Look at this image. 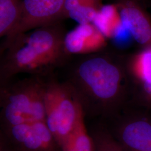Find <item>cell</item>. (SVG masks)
I'll use <instances>...</instances> for the list:
<instances>
[{
  "mask_svg": "<svg viewBox=\"0 0 151 151\" xmlns=\"http://www.w3.org/2000/svg\"><path fill=\"white\" fill-rule=\"evenodd\" d=\"M64 37L54 24L17 36L6 49V54L1 65V85L18 74L40 76L58 67L67 54Z\"/></svg>",
  "mask_w": 151,
  "mask_h": 151,
  "instance_id": "6da1fadb",
  "label": "cell"
},
{
  "mask_svg": "<svg viewBox=\"0 0 151 151\" xmlns=\"http://www.w3.org/2000/svg\"><path fill=\"white\" fill-rule=\"evenodd\" d=\"M123 81V73L115 63L105 57L91 56L76 67L70 82L80 98L85 113L115 105L121 97Z\"/></svg>",
  "mask_w": 151,
  "mask_h": 151,
  "instance_id": "7a4b0ae2",
  "label": "cell"
},
{
  "mask_svg": "<svg viewBox=\"0 0 151 151\" xmlns=\"http://www.w3.org/2000/svg\"><path fill=\"white\" fill-rule=\"evenodd\" d=\"M46 84L40 76H33L1 85L2 127L45 120Z\"/></svg>",
  "mask_w": 151,
  "mask_h": 151,
  "instance_id": "3957f363",
  "label": "cell"
},
{
  "mask_svg": "<svg viewBox=\"0 0 151 151\" xmlns=\"http://www.w3.org/2000/svg\"><path fill=\"white\" fill-rule=\"evenodd\" d=\"M45 122L61 148L85 115L80 98L70 82H47L44 95Z\"/></svg>",
  "mask_w": 151,
  "mask_h": 151,
  "instance_id": "277c9868",
  "label": "cell"
},
{
  "mask_svg": "<svg viewBox=\"0 0 151 151\" xmlns=\"http://www.w3.org/2000/svg\"><path fill=\"white\" fill-rule=\"evenodd\" d=\"M65 0H22L21 15L16 27L6 37V49L15 38L38 27L54 24L63 17Z\"/></svg>",
  "mask_w": 151,
  "mask_h": 151,
  "instance_id": "5b68a950",
  "label": "cell"
},
{
  "mask_svg": "<svg viewBox=\"0 0 151 151\" xmlns=\"http://www.w3.org/2000/svg\"><path fill=\"white\" fill-rule=\"evenodd\" d=\"M2 128L1 134L16 151H61L45 120Z\"/></svg>",
  "mask_w": 151,
  "mask_h": 151,
  "instance_id": "8992f818",
  "label": "cell"
},
{
  "mask_svg": "<svg viewBox=\"0 0 151 151\" xmlns=\"http://www.w3.org/2000/svg\"><path fill=\"white\" fill-rule=\"evenodd\" d=\"M64 47L67 54H90L106 45V38L92 24H78L65 35Z\"/></svg>",
  "mask_w": 151,
  "mask_h": 151,
  "instance_id": "52a82bcc",
  "label": "cell"
},
{
  "mask_svg": "<svg viewBox=\"0 0 151 151\" xmlns=\"http://www.w3.org/2000/svg\"><path fill=\"white\" fill-rule=\"evenodd\" d=\"M125 27L133 40L143 45H151V21L133 0H122L116 5Z\"/></svg>",
  "mask_w": 151,
  "mask_h": 151,
  "instance_id": "ba28073f",
  "label": "cell"
},
{
  "mask_svg": "<svg viewBox=\"0 0 151 151\" xmlns=\"http://www.w3.org/2000/svg\"><path fill=\"white\" fill-rule=\"evenodd\" d=\"M92 24L106 38L128 42L132 39L125 27L116 5H103L93 19Z\"/></svg>",
  "mask_w": 151,
  "mask_h": 151,
  "instance_id": "9c48e42d",
  "label": "cell"
},
{
  "mask_svg": "<svg viewBox=\"0 0 151 151\" xmlns=\"http://www.w3.org/2000/svg\"><path fill=\"white\" fill-rule=\"evenodd\" d=\"M120 144L126 151H151V123L135 120L119 129Z\"/></svg>",
  "mask_w": 151,
  "mask_h": 151,
  "instance_id": "30bf717a",
  "label": "cell"
},
{
  "mask_svg": "<svg viewBox=\"0 0 151 151\" xmlns=\"http://www.w3.org/2000/svg\"><path fill=\"white\" fill-rule=\"evenodd\" d=\"M22 0H0V36L7 37L16 27L22 12Z\"/></svg>",
  "mask_w": 151,
  "mask_h": 151,
  "instance_id": "8fae6325",
  "label": "cell"
},
{
  "mask_svg": "<svg viewBox=\"0 0 151 151\" xmlns=\"http://www.w3.org/2000/svg\"><path fill=\"white\" fill-rule=\"evenodd\" d=\"M85 115L81 118L75 129L61 148V151H94L93 142L85 124Z\"/></svg>",
  "mask_w": 151,
  "mask_h": 151,
  "instance_id": "7c38bea8",
  "label": "cell"
},
{
  "mask_svg": "<svg viewBox=\"0 0 151 151\" xmlns=\"http://www.w3.org/2000/svg\"><path fill=\"white\" fill-rule=\"evenodd\" d=\"M101 0H82L70 11L67 17H70L78 24L92 23L97 12L102 6Z\"/></svg>",
  "mask_w": 151,
  "mask_h": 151,
  "instance_id": "4fadbf2b",
  "label": "cell"
},
{
  "mask_svg": "<svg viewBox=\"0 0 151 151\" xmlns=\"http://www.w3.org/2000/svg\"><path fill=\"white\" fill-rule=\"evenodd\" d=\"M130 69L133 75L143 83L151 82V47L134 57Z\"/></svg>",
  "mask_w": 151,
  "mask_h": 151,
  "instance_id": "5bb4252c",
  "label": "cell"
},
{
  "mask_svg": "<svg viewBox=\"0 0 151 151\" xmlns=\"http://www.w3.org/2000/svg\"><path fill=\"white\" fill-rule=\"evenodd\" d=\"M94 151H126L119 142L108 132L97 130L91 134Z\"/></svg>",
  "mask_w": 151,
  "mask_h": 151,
  "instance_id": "9a60e30c",
  "label": "cell"
},
{
  "mask_svg": "<svg viewBox=\"0 0 151 151\" xmlns=\"http://www.w3.org/2000/svg\"><path fill=\"white\" fill-rule=\"evenodd\" d=\"M82 0H65L63 12V17H67L70 11L74 9Z\"/></svg>",
  "mask_w": 151,
  "mask_h": 151,
  "instance_id": "2e32d148",
  "label": "cell"
},
{
  "mask_svg": "<svg viewBox=\"0 0 151 151\" xmlns=\"http://www.w3.org/2000/svg\"><path fill=\"white\" fill-rule=\"evenodd\" d=\"M0 151H16L2 134L0 139Z\"/></svg>",
  "mask_w": 151,
  "mask_h": 151,
  "instance_id": "e0dca14e",
  "label": "cell"
},
{
  "mask_svg": "<svg viewBox=\"0 0 151 151\" xmlns=\"http://www.w3.org/2000/svg\"><path fill=\"white\" fill-rule=\"evenodd\" d=\"M143 88L147 96L151 100V82L143 83Z\"/></svg>",
  "mask_w": 151,
  "mask_h": 151,
  "instance_id": "ac0fdd59",
  "label": "cell"
}]
</instances>
